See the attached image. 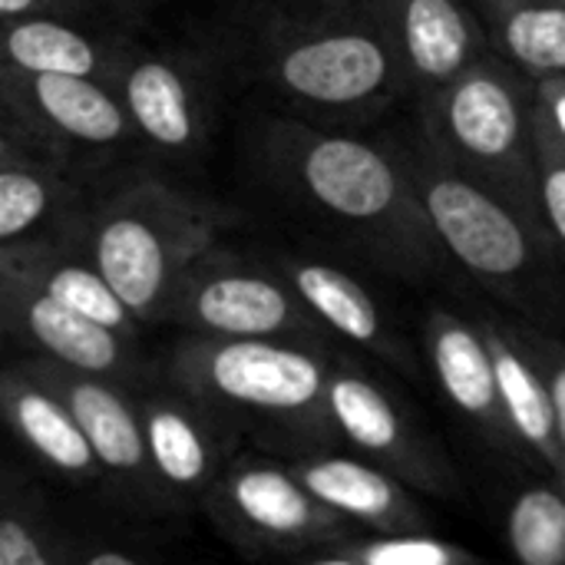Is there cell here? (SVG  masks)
Returning a JSON list of instances; mask_svg holds the SVG:
<instances>
[{
  "instance_id": "1",
  "label": "cell",
  "mask_w": 565,
  "mask_h": 565,
  "mask_svg": "<svg viewBox=\"0 0 565 565\" xmlns=\"http://www.w3.org/2000/svg\"><path fill=\"white\" fill-rule=\"evenodd\" d=\"M245 156L288 212L374 268L414 285L450 271L454 262L391 139H367L291 113H262L245 132Z\"/></svg>"
},
{
  "instance_id": "2",
  "label": "cell",
  "mask_w": 565,
  "mask_h": 565,
  "mask_svg": "<svg viewBox=\"0 0 565 565\" xmlns=\"http://www.w3.org/2000/svg\"><path fill=\"white\" fill-rule=\"evenodd\" d=\"M212 46L281 113L321 126L367 122L407 96L374 0H235Z\"/></svg>"
},
{
  "instance_id": "3",
  "label": "cell",
  "mask_w": 565,
  "mask_h": 565,
  "mask_svg": "<svg viewBox=\"0 0 565 565\" xmlns=\"http://www.w3.org/2000/svg\"><path fill=\"white\" fill-rule=\"evenodd\" d=\"M391 142L454 268L513 308L520 321L565 331V258L546 222L457 172L420 129Z\"/></svg>"
},
{
  "instance_id": "4",
  "label": "cell",
  "mask_w": 565,
  "mask_h": 565,
  "mask_svg": "<svg viewBox=\"0 0 565 565\" xmlns=\"http://www.w3.org/2000/svg\"><path fill=\"white\" fill-rule=\"evenodd\" d=\"M235 212L159 172H129L96 192L86 248L142 324H166L185 271L222 242Z\"/></svg>"
},
{
  "instance_id": "5",
  "label": "cell",
  "mask_w": 565,
  "mask_h": 565,
  "mask_svg": "<svg viewBox=\"0 0 565 565\" xmlns=\"http://www.w3.org/2000/svg\"><path fill=\"white\" fill-rule=\"evenodd\" d=\"M417 119L424 139L457 172L543 222L536 83L530 76L490 53L417 103Z\"/></svg>"
},
{
  "instance_id": "6",
  "label": "cell",
  "mask_w": 565,
  "mask_h": 565,
  "mask_svg": "<svg viewBox=\"0 0 565 565\" xmlns=\"http://www.w3.org/2000/svg\"><path fill=\"white\" fill-rule=\"evenodd\" d=\"M331 348L295 341H232L185 334L169 358V381L212 411L258 417L288 430L328 427Z\"/></svg>"
},
{
  "instance_id": "7",
  "label": "cell",
  "mask_w": 565,
  "mask_h": 565,
  "mask_svg": "<svg viewBox=\"0 0 565 565\" xmlns=\"http://www.w3.org/2000/svg\"><path fill=\"white\" fill-rule=\"evenodd\" d=\"M166 324L199 338L295 341L311 348H328L331 338L275 262L242 255L222 242L185 271Z\"/></svg>"
},
{
  "instance_id": "8",
  "label": "cell",
  "mask_w": 565,
  "mask_h": 565,
  "mask_svg": "<svg viewBox=\"0 0 565 565\" xmlns=\"http://www.w3.org/2000/svg\"><path fill=\"white\" fill-rule=\"evenodd\" d=\"M225 73L228 66L215 46H146L126 40L109 83L136 126L142 149L189 166L202 156L215 129Z\"/></svg>"
},
{
  "instance_id": "9",
  "label": "cell",
  "mask_w": 565,
  "mask_h": 565,
  "mask_svg": "<svg viewBox=\"0 0 565 565\" xmlns=\"http://www.w3.org/2000/svg\"><path fill=\"white\" fill-rule=\"evenodd\" d=\"M0 113L3 129L86 169L142 146L119 93L106 79L26 73L0 63Z\"/></svg>"
},
{
  "instance_id": "10",
  "label": "cell",
  "mask_w": 565,
  "mask_h": 565,
  "mask_svg": "<svg viewBox=\"0 0 565 565\" xmlns=\"http://www.w3.org/2000/svg\"><path fill=\"white\" fill-rule=\"evenodd\" d=\"M205 507L228 533L262 550L315 553L354 540L351 523L315 500L291 463L271 457H235Z\"/></svg>"
},
{
  "instance_id": "11",
  "label": "cell",
  "mask_w": 565,
  "mask_h": 565,
  "mask_svg": "<svg viewBox=\"0 0 565 565\" xmlns=\"http://www.w3.org/2000/svg\"><path fill=\"white\" fill-rule=\"evenodd\" d=\"M328 427L354 454L381 463L411 490L460 497V480L440 447L427 440L404 407L361 367L334 361L328 381Z\"/></svg>"
},
{
  "instance_id": "12",
  "label": "cell",
  "mask_w": 565,
  "mask_h": 565,
  "mask_svg": "<svg viewBox=\"0 0 565 565\" xmlns=\"http://www.w3.org/2000/svg\"><path fill=\"white\" fill-rule=\"evenodd\" d=\"M86 166L0 126V245L86 235Z\"/></svg>"
},
{
  "instance_id": "13",
  "label": "cell",
  "mask_w": 565,
  "mask_h": 565,
  "mask_svg": "<svg viewBox=\"0 0 565 565\" xmlns=\"http://www.w3.org/2000/svg\"><path fill=\"white\" fill-rule=\"evenodd\" d=\"M0 321L26 358L53 361L70 371L129 384L136 374V341L122 338L73 308L60 305L26 275L0 265Z\"/></svg>"
},
{
  "instance_id": "14",
  "label": "cell",
  "mask_w": 565,
  "mask_h": 565,
  "mask_svg": "<svg viewBox=\"0 0 565 565\" xmlns=\"http://www.w3.org/2000/svg\"><path fill=\"white\" fill-rule=\"evenodd\" d=\"M139 414L159 500L175 507L205 503L232 463L222 414L175 384L169 391L142 394Z\"/></svg>"
},
{
  "instance_id": "15",
  "label": "cell",
  "mask_w": 565,
  "mask_h": 565,
  "mask_svg": "<svg viewBox=\"0 0 565 565\" xmlns=\"http://www.w3.org/2000/svg\"><path fill=\"white\" fill-rule=\"evenodd\" d=\"M404 79L424 103L473 63L490 56V36L473 0H374Z\"/></svg>"
},
{
  "instance_id": "16",
  "label": "cell",
  "mask_w": 565,
  "mask_h": 565,
  "mask_svg": "<svg viewBox=\"0 0 565 565\" xmlns=\"http://www.w3.org/2000/svg\"><path fill=\"white\" fill-rule=\"evenodd\" d=\"M26 364L70 404L103 467V477H109L132 497L159 500L146 457L139 397H132V387L113 377L70 371L40 358H26Z\"/></svg>"
},
{
  "instance_id": "17",
  "label": "cell",
  "mask_w": 565,
  "mask_h": 565,
  "mask_svg": "<svg viewBox=\"0 0 565 565\" xmlns=\"http://www.w3.org/2000/svg\"><path fill=\"white\" fill-rule=\"evenodd\" d=\"M271 262L331 338H341L367 354H377L404 374H417V358L411 344L401 338V331H394L377 295L348 265L318 252L288 248L278 252Z\"/></svg>"
},
{
  "instance_id": "18",
  "label": "cell",
  "mask_w": 565,
  "mask_h": 565,
  "mask_svg": "<svg viewBox=\"0 0 565 565\" xmlns=\"http://www.w3.org/2000/svg\"><path fill=\"white\" fill-rule=\"evenodd\" d=\"M424 354L447 404L477 427L487 444L503 454H520L507 424L497 361L480 318H467L454 308H434L424 321Z\"/></svg>"
},
{
  "instance_id": "19",
  "label": "cell",
  "mask_w": 565,
  "mask_h": 565,
  "mask_svg": "<svg viewBox=\"0 0 565 565\" xmlns=\"http://www.w3.org/2000/svg\"><path fill=\"white\" fill-rule=\"evenodd\" d=\"M288 463L311 497L351 526H367L371 533H417L430 526L411 487L361 454L311 450Z\"/></svg>"
},
{
  "instance_id": "20",
  "label": "cell",
  "mask_w": 565,
  "mask_h": 565,
  "mask_svg": "<svg viewBox=\"0 0 565 565\" xmlns=\"http://www.w3.org/2000/svg\"><path fill=\"white\" fill-rule=\"evenodd\" d=\"M0 265L26 275L60 305L73 308L76 315L122 334L139 338L142 321L129 311V305L116 295L106 275L96 268L86 235L73 238H40L20 245H0Z\"/></svg>"
},
{
  "instance_id": "21",
  "label": "cell",
  "mask_w": 565,
  "mask_h": 565,
  "mask_svg": "<svg viewBox=\"0 0 565 565\" xmlns=\"http://www.w3.org/2000/svg\"><path fill=\"white\" fill-rule=\"evenodd\" d=\"M0 407L17 440L43 467L76 483L103 477V467L70 404L26 361H17L3 371Z\"/></svg>"
},
{
  "instance_id": "22",
  "label": "cell",
  "mask_w": 565,
  "mask_h": 565,
  "mask_svg": "<svg viewBox=\"0 0 565 565\" xmlns=\"http://www.w3.org/2000/svg\"><path fill=\"white\" fill-rule=\"evenodd\" d=\"M480 324H483V334H487L493 361H497L500 397H503L507 424H510V434H513L520 454L536 457L540 467L565 487V463L559 437H556L553 397H550L540 364L520 341L513 318L480 315Z\"/></svg>"
},
{
  "instance_id": "23",
  "label": "cell",
  "mask_w": 565,
  "mask_h": 565,
  "mask_svg": "<svg viewBox=\"0 0 565 565\" xmlns=\"http://www.w3.org/2000/svg\"><path fill=\"white\" fill-rule=\"evenodd\" d=\"M129 36H116L106 23L93 20H56V17H20L3 20L0 63L26 73L113 79Z\"/></svg>"
},
{
  "instance_id": "24",
  "label": "cell",
  "mask_w": 565,
  "mask_h": 565,
  "mask_svg": "<svg viewBox=\"0 0 565 565\" xmlns=\"http://www.w3.org/2000/svg\"><path fill=\"white\" fill-rule=\"evenodd\" d=\"M490 53L533 83L565 76V0H473Z\"/></svg>"
},
{
  "instance_id": "25",
  "label": "cell",
  "mask_w": 565,
  "mask_h": 565,
  "mask_svg": "<svg viewBox=\"0 0 565 565\" xmlns=\"http://www.w3.org/2000/svg\"><path fill=\"white\" fill-rule=\"evenodd\" d=\"M507 546L516 565H565V487L533 480L507 507Z\"/></svg>"
},
{
  "instance_id": "26",
  "label": "cell",
  "mask_w": 565,
  "mask_h": 565,
  "mask_svg": "<svg viewBox=\"0 0 565 565\" xmlns=\"http://www.w3.org/2000/svg\"><path fill=\"white\" fill-rule=\"evenodd\" d=\"M70 550L53 540L30 487H17L10 477L3 487L0 565H70Z\"/></svg>"
},
{
  "instance_id": "27",
  "label": "cell",
  "mask_w": 565,
  "mask_h": 565,
  "mask_svg": "<svg viewBox=\"0 0 565 565\" xmlns=\"http://www.w3.org/2000/svg\"><path fill=\"white\" fill-rule=\"evenodd\" d=\"M358 559L371 565H487L483 556L470 553L460 543L440 540L427 530L417 533H371L341 543Z\"/></svg>"
},
{
  "instance_id": "28",
  "label": "cell",
  "mask_w": 565,
  "mask_h": 565,
  "mask_svg": "<svg viewBox=\"0 0 565 565\" xmlns=\"http://www.w3.org/2000/svg\"><path fill=\"white\" fill-rule=\"evenodd\" d=\"M513 328L520 334V341L526 344V351L533 354V361L540 364L550 397H553V414H556V437H559V450H563L565 463V338L543 331L536 324H526L520 318H513Z\"/></svg>"
},
{
  "instance_id": "29",
  "label": "cell",
  "mask_w": 565,
  "mask_h": 565,
  "mask_svg": "<svg viewBox=\"0 0 565 565\" xmlns=\"http://www.w3.org/2000/svg\"><path fill=\"white\" fill-rule=\"evenodd\" d=\"M540 142V212L565 258V152L536 129Z\"/></svg>"
},
{
  "instance_id": "30",
  "label": "cell",
  "mask_w": 565,
  "mask_h": 565,
  "mask_svg": "<svg viewBox=\"0 0 565 565\" xmlns=\"http://www.w3.org/2000/svg\"><path fill=\"white\" fill-rule=\"evenodd\" d=\"M109 13H129L126 3L119 0H0V17L3 20H20V17H56V20H93Z\"/></svg>"
},
{
  "instance_id": "31",
  "label": "cell",
  "mask_w": 565,
  "mask_h": 565,
  "mask_svg": "<svg viewBox=\"0 0 565 565\" xmlns=\"http://www.w3.org/2000/svg\"><path fill=\"white\" fill-rule=\"evenodd\" d=\"M536 129L565 152V76L536 83Z\"/></svg>"
},
{
  "instance_id": "32",
  "label": "cell",
  "mask_w": 565,
  "mask_h": 565,
  "mask_svg": "<svg viewBox=\"0 0 565 565\" xmlns=\"http://www.w3.org/2000/svg\"><path fill=\"white\" fill-rule=\"evenodd\" d=\"M70 565H146L142 559L122 553V550H113V546H96V550H83L79 556H73Z\"/></svg>"
},
{
  "instance_id": "33",
  "label": "cell",
  "mask_w": 565,
  "mask_h": 565,
  "mask_svg": "<svg viewBox=\"0 0 565 565\" xmlns=\"http://www.w3.org/2000/svg\"><path fill=\"white\" fill-rule=\"evenodd\" d=\"M298 565H371L364 559H358L351 550L344 546H328V550H315V553H305Z\"/></svg>"
},
{
  "instance_id": "34",
  "label": "cell",
  "mask_w": 565,
  "mask_h": 565,
  "mask_svg": "<svg viewBox=\"0 0 565 565\" xmlns=\"http://www.w3.org/2000/svg\"><path fill=\"white\" fill-rule=\"evenodd\" d=\"M129 10H136V7H142V3H205V7H218V17L235 3V0H122Z\"/></svg>"
}]
</instances>
